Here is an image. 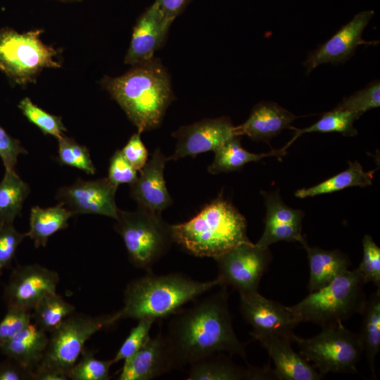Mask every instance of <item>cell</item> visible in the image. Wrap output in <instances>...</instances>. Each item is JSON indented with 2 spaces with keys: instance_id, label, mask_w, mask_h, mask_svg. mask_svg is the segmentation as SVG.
Returning <instances> with one entry per match:
<instances>
[{
  "instance_id": "cell-12",
  "label": "cell",
  "mask_w": 380,
  "mask_h": 380,
  "mask_svg": "<svg viewBox=\"0 0 380 380\" xmlns=\"http://www.w3.org/2000/svg\"><path fill=\"white\" fill-rule=\"evenodd\" d=\"M118 187L108 177L96 180L78 178L72 184L60 188L56 198L74 215L94 214L116 220L119 210L115 203Z\"/></svg>"
},
{
  "instance_id": "cell-40",
  "label": "cell",
  "mask_w": 380,
  "mask_h": 380,
  "mask_svg": "<svg viewBox=\"0 0 380 380\" xmlns=\"http://www.w3.org/2000/svg\"><path fill=\"white\" fill-rule=\"evenodd\" d=\"M31 314L21 310L8 308L0 321V345L8 341L31 322Z\"/></svg>"
},
{
  "instance_id": "cell-8",
  "label": "cell",
  "mask_w": 380,
  "mask_h": 380,
  "mask_svg": "<svg viewBox=\"0 0 380 380\" xmlns=\"http://www.w3.org/2000/svg\"><path fill=\"white\" fill-rule=\"evenodd\" d=\"M41 32L0 30V70L17 84L32 82L43 69L61 66L54 58L56 51L42 42Z\"/></svg>"
},
{
  "instance_id": "cell-14",
  "label": "cell",
  "mask_w": 380,
  "mask_h": 380,
  "mask_svg": "<svg viewBox=\"0 0 380 380\" xmlns=\"http://www.w3.org/2000/svg\"><path fill=\"white\" fill-rule=\"evenodd\" d=\"M234 127L228 117L206 118L180 127L172 133L177 144L174 153L168 157L169 161L215 151L236 136Z\"/></svg>"
},
{
  "instance_id": "cell-27",
  "label": "cell",
  "mask_w": 380,
  "mask_h": 380,
  "mask_svg": "<svg viewBox=\"0 0 380 380\" xmlns=\"http://www.w3.org/2000/svg\"><path fill=\"white\" fill-rule=\"evenodd\" d=\"M348 165L346 170L315 186L297 190L295 196L304 198L333 193L348 187H365L372 184L375 170L365 172L362 165L357 161H349Z\"/></svg>"
},
{
  "instance_id": "cell-3",
  "label": "cell",
  "mask_w": 380,
  "mask_h": 380,
  "mask_svg": "<svg viewBox=\"0 0 380 380\" xmlns=\"http://www.w3.org/2000/svg\"><path fill=\"white\" fill-rule=\"evenodd\" d=\"M222 285L216 279L199 281L181 273L148 274L131 281L124 292V306L113 314L122 319H163L179 311L186 303Z\"/></svg>"
},
{
  "instance_id": "cell-46",
  "label": "cell",
  "mask_w": 380,
  "mask_h": 380,
  "mask_svg": "<svg viewBox=\"0 0 380 380\" xmlns=\"http://www.w3.org/2000/svg\"><path fill=\"white\" fill-rule=\"evenodd\" d=\"M33 380H67L68 375L63 372L50 369H36L32 372Z\"/></svg>"
},
{
  "instance_id": "cell-5",
  "label": "cell",
  "mask_w": 380,
  "mask_h": 380,
  "mask_svg": "<svg viewBox=\"0 0 380 380\" xmlns=\"http://www.w3.org/2000/svg\"><path fill=\"white\" fill-rule=\"evenodd\" d=\"M365 284L357 268L348 270L289 308L299 322H313L322 328L334 325L362 313L367 300Z\"/></svg>"
},
{
  "instance_id": "cell-4",
  "label": "cell",
  "mask_w": 380,
  "mask_h": 380,
  "mask_svg": "<svg viewBox=\"0 0 380 380\" xmlns=\"http://www.w3.org/2000/svg\"><path fill=\"white\" fill-rule=\"evenodd\" d=\"M170 230L172 241L196 257L214 259L251 241L244 216L222 196L189 220L170 225Z\"/></svg>"
},
{
  "instance_id": "cell-22",
  "label": "cell",
  "mask_w": 380,
  "mask_h": 380,
  "mask_svg": "<svg viewBox=\"0 0 380 380\" xmlns=\"http://www.w3.org/2000/svg\"><path fill=\"white\" fill-rule=\"evenodd\" d=\"M48 341L46 332L30 322L0 345V350L8 358L33 372L43 358Z\"/></svg>"
},
{
  "instance_id": "cell-10",
  "label": "cell",
  "mask_w": 380,
  "mask_h": 380,
  "mask_svg": "<svg viewBox=\"0 0 380 380\" xmlns=\"http://www.w3.org/2000/svg\"><path fill=\"white\" fill-rule=\"evenodd\" d=\"M214 259L222 285H229L239 293H243L258 291L272 255L268 248L259 247L250 241Z\"/></svg>"
},
{
  "instance_id": "cell-42",
  "label": "cell",
  "mask_w": 380,
  "mask_h": 380,
  "mask_svg": "<svg viewBox=\"0 0 380 380\" xmlns=\"http://www.w3.org/2000/svg\"><path fill=\"white\" fill-rule=\"evenodd\" d=\"M27 153L20 141L12 137L0 126V158L5 170H15L20 154Z\"/></svg>"
},
{
  "instance_id": "cell-37",
  "label": "cell",
  "mask_w": 380,
  "mask_h": 380,
  "mask_svg": "<svg viewBox=\"0 0 380 380\" xmlns=\"http://www.w3.org/2000/svg\"><path fill=\"white\" fill-rule=\"evenodd\" d=\"M362 248V260L357 269L365 283L372 282L380 288V248L368 234L363 237Z\"/></svg>"
},
{
  "instance_id": "cell-1",
  "label": "cell",
  "mask_w": 380,
  "mask_h": 380,
  "mask_svg": "<svg viewBox=\"0 0 380 380\" xmlns=\"http://www.w3.org/2000/svg\"><path fill=\"white\" fill-rule=\"evenodd\" d=\"M174 314L165 336L178 369L216 353L238 355L246 362L243 344L232 325L227 286Z\"/></svg>"
},
{
  "instance_id": "cell-26",
  "label": "cell",
  "mask_w": 380,
  "mask_h": 380,
  "mask_svg": "<svg viewBox=\"0 0 380 380\" xmlns=\"http://www.w3.org/2000/svg\"><path fill=\"white\" fill-rule=\"evenodd\" d=\"M362 315V323L359 339L374 378L375 358L380 349V288L367 298Z\"/></svg>"
},
{
  "instance_id": "cell-33",
  "label": "cell",
  "mask_w": 380,
  "mask_h": 380,
  "mask_svg": "<svg viewBox=\"0 0 380 380\" xmlns=\"http://www.w3.org/2000/svg\"><path fill=\"white\" fill-rule=\"evenodd\" d=\"M266 206L265 227L288 224H301L303 211L287 206L281 200L278 191L270 193L262 191Z\"/></svg>"
},
{
  "instance_id": "cell-9",
  "label": "cell",
  "mask_w": 380,
  "mask_h": 380,
  "mask_svg": "<svg viewBox=\"0 0 380 380\" xmlns=\"http://www.w3.org/2000/svg\"><path fill=\"white\" fill-rule=\"evenodd\" d=\"M114 324L113 314L93 317L74 312L50 333L43 358L36 369H54L68 375L86 342L99 331Z\"/></svg>"
},
{
  "instance_id": "cell-28",
  "label": "cell",
  "mask_w": 380,
  "mask_h": 380,
  "mask_svg": "<svg viewBox=\"0 0 380 380\" xmlns=\"http://www.w3.org/2000/svg\"><path fill=\"white\" fill-rule=\"evenodd\" d=\"M30 191L15 170H5L0 182V225L13 224L20 215L23 203Z\"/></svg>"
},
{
  "instance_id": "cell-23",
  "label": "cell",
  "mask_w": 380,
  "mask_h": 380,
  "mask_svg": "<svg viewBox=\"0 0 380 380\" xmlns=\"http://www.w3.org/2000/svg\"><path fill=\"white\" fill-rule=\"evenodd\" d=\"M307 252L310 278V293L329 284L332 280L348 270L349 258L338 250L327 251L317 246H310L306 240L302 243Z\"/></svg>"
},
{
  "instance_id": "cell-19",
  "label": "cell",
  "mask_w": 380,
  "mask_h": 380,
  "mask_svg": "<svg viewBox=\"0 0 380 380\" xmlns=\"http://www.w3.org/2000/svg\"><path fill=\"white\" fill-rule=\"evenodd\" d=\"M257 340L266 349L274 364V370H272L274 379L319 380L324 377L301 355L292 349L291 339L278 336H266Z\"/></svg>"
},
{
  "instance_id": "cell-11",
  "label": "cell",
  "mask_w": 380,
  "mask_h": 380,
  "mask_svg": "<svg viewBox=\"0 0 380 380\" xmlns=\"http://www.w3.org/2000/svg\"><path fill=\"white\" fill-rule=\"evenodd\" d=\"M240 311L257 340L266 336H278L292 340L293 329L300 322L289 307L267 299L258 291L239 293ZM293 342V341H292Z\"/></svg>"
},
{
  "instance_id": "cell-7",
  "label": "cell",
  "mask_w": 380,
  "mask_h": 380,
  "mask_svg": "<svg viewBox=\"0 0 380 380\" xmlns=\"http://www.w3.org/2000/svg\"><path fill=\"white\" fill-rule=\"evenodd\" d=\"M322 329L312 338L293 335L292 341L297 344L301 356L312 362L323 376L329 372L357 373L356 365L363 353L358 334L343 322Z\"/></svg>"
},
{
  "instance_id": "cell-38",
  "label": "cell",
  "mask_w": 380,
  "mask_h": 380,
  "mask_svg": "<svg viewBox=\"0 0 380 380\" xmlns=\"http://www.w3.org/2000/svg\"><path fill=\"white\" fill-rule=\"evenodd\" d=\"M25 237L26 233L17 231L13 224L0 225V275L11 265L15 252Z\"/></svg>"
},
{
  "instance_id": "cell-20",
  "label": "cell",
  "mask_w": 380,
  "mask_h": 380,
  "mask_svg": "<svg viewBox=\"0 0 380 380\" xmlns=\"http://www.w3.org/2000/svg\"><path fill=\"white\" fill-rule=\"evenodd\" d=\"M299 117L272 101H261L252 109L248 118L234 127L236 136L246 135L257 141H269Z\"/></svg>"
},
{
  "instance_id": "cell-21",
  "label": "cell",
  "mask_w": 380,
  "mask_h": 380,
  "mask_svg": "<svg viewBox=\"0 0 380 380\" xmlns=\"http://www.w3.org/2000/svg\"><path fill=\"white\" fill-rule=\"evenodd\" d=\"M189 380L267 379L274 377L272 369L248 368L235 365L227 357L216 353L189 365Z\"/></svg>"
},
{
  "instance_id": "cell-31",
  "label": "cell",
  "mask_w": 380,
  "mask_h": 380,
  "mask_svg": "<svg viewBox=\"0 0 380 380\" xmlns=\"http://www.w3.org/2000/svg\"><path fill=\"white\" fill-rule=\"evenodd\" d=\"M113 364L112 360L96 358L94 351L85 348L68 371V377L72 380H108L110 379L109 370Z\"/></svg>"
},
{
  "instance_id": "cell-43",
  "label": "cell",
  "mask_w": 380,
  "mask_h": 380,
  "mask_svg": "<svg viewBox=\"0 0 380 380\" xmlns=\"http://www.w3.org/2000/svg\"><path fill=\"white\" fill-rule=\"evenodd\" d=\"M120 151L137 171L142 169L147 163L148 151L141 139V134L138 132L129 138Z\"/></svg>"
},
{
  "instance_id": "cell-25",
  "label": "cell",
  "mask_w": 380,
  "mask_h": 380,
  "mask_svg": "<svg viewBox=\"0 0 380 380\" xmlns=\"http://www.w3.org/2000/svg\"><path fill=\"white\" fill-rule=\"evenodd\" d=\"M286 150H272L267 153H253L241 146L239 136H235L220 146L215 152V158L208 166L211 174L229 172L240 170L246 164L257 162L268 156H282Z\"/></svg>"
},
{
  "instance_id": "cell-17",
  "label": "cell",
  "mask_w": 380,
  "mask_h": 380,
  "mask_svg": "<svg viewBox=\"0 0 380 380\" xmlns=\"http://www.w3.org/2000/svg\"><path fill=\"white\" fill-rule=\"evenodd\" d=\"M167 161L168 157L156 148L136 179L129 184L130 196L138 208L158 215H161L162 211L172 203L164 177Z\"/></svg>"
},
{
  "instance_id": "cell-13",
  "label": "cell",
  "mask_w": 380,
  "mask_h": 380,
  "mask_svg": "<svg viewBox=\"0 0 380 380\" xmlns=\"http://www.w3.org/2000/svg\"><path fill=\"white\" fill-rule=\"evenodd\" d=\"M59 280L57 272L38 264L18 265L4 289L7 308L30 312L44 296L56 292Z\"/></svg>"
},
{
  "instance_id": "cell-15",
  "label": "cell",
  "mask_w": 380,
  "mask_h": 380,
  "mask_svg": "<svg viewBox=\"0 0 380 380\" xmlns=\"http://www.w3.org/2000/svg\"><path fill=\"white\" fill-rule=\"evenodd\" d=\"M374 14L372 10L357 13L329 40L310 52L303 63L307 73L324 63H344L354 55L357 47L361 44H377V41L367 42L362 37L365 28Z\"/></svg>"
},
{
  "instance_id": "cell-16",
  "label": "cell",
  "mask_w": 380,
  "mask_h": 380,
  "mask_svg": "<svg viewBox=\"0 0 380 380\" xmlns=\"http://www.w3.org/2000/svg\"><path fill=\"white\" fill-rule=\"evenodd\" d=\"M172 23L153 2L134 26L125 63L134 65L155 57V53L165 44Z\"/></svg>"
},
{
  "instance_id": "cell-39",
  "label": "cell",
  "mask_w": 380,
  "mask_h": 380,
  "mask_svg": "<svg viewBox=\"0 0 380 380\" xmlns=\"http://www.w3.org/2000/svg\"><path fill=\"white\" fill-rule=\"evenodd\" d=\"M301 231L302 224L265 227L261 237L255 244L261 248H268L271 244L281 241L302 243L305 239L302 236Z\"/></svg>"
},
{
  "instance_id": "cell-34",
  "label": "cell",
  "mask_w": 380,
  "mask_h": 380,
  "mask_svg": "<svg viewBox=\"0 0 380 380\" xmlns=\"http://www.w3.org/2000/svg\"><path fill=\"white\" fill-rule=\"evenodd\" d=\"M18 108L26 118L44 134L51 135L57 139L65 135L66 128L62 122L61 118L44 110L33 103L29 98L22 99Z\"/></svg>"
},
{
  "instance_id": "cell-30",
  "label": "cell",
  "mask_w": 380,
  "mask_h": 380,
  "mask_svg": "<svg viewBox=\"0 0 380 380\" xmlns=\"http://www.w3.org/2000/svg\"><path fill=\"white\" fill-rule=\"evenodd\" d=\"M360 117V115L355 113L334 108L323 114L317 122L310 127L303 129L291 127V129L295 130V134L283 149L286 150L298 137L305 133L339 132L344 136H355L357 132L353 123Z\"/></svg>"
},
{
  "instance_id": "cell-2",
  "label": "cell",
  "mask_w": 380,
  "mask_h": 380,
  "mask_svg": "<svg viewBox=\"0 0 380 380\" xmlns=\"http://www.w3.org/2000/svg\"><path fill=\"white\" fill-rule=\"evenodd\" d=\"M101 84L140 134L160 125L175 98L170 75L156 57L132 65L122 75L106 76Z\"/></svg>"
},
{
  "instance_id": "cell-41",
  "label": "cell",
  "mask_w": 380,
  "mask_h": 380,
  "mask_svg": "<svg viewBox=\"0 0 380 380\" xmlns=\"http://www.w3.org/2000/svg\"><path fill=\"white\" fill-rule=\"evenodd\" d=\"M137 170L126 160L120 150L111 156L108 167V179L117 186L132 183L137 178Z\"/></svg>"
},
{
  "instance_id": "cell-35",
  "label": "cell",
  "mask_w": 380,
  "mask_h": 380,
  "mask_svg": "<svg viewBox=\"0 0 380 380\" xmlns=\"http://www.w3.org/2000/svg\"><path fill=\"white\" fill-rule=\"evenodd\" d=\"M380 106V82L375 80L362 89L344 98L335 108L362 115L365 112Z\"/></svg>"
},
{
  "instance_id": "cell-24",
  "label": "cell",
  "mask_w": 380,
  "mask_h": 380,
  "mask_svg": "<svg viewBox=\"0 0 380 380\" xmlns=\"http://www.w3.org/2000/svg\"><path fill=\"white\" fill-rule=\"evenodd\" d=\"M74 215L61 203L46 208L34 206L30 210V229L27 236L34 246L45 247L49 239L57 232L68 226V220Z\"/></svg>"
},
{
  "instance_id": "cell-6",
  "label": "cell",
  "mask_w": 380,
  "mask_h": 380,
  "mask_svg": "<svg viewBox=\"0 0 380 380\" xmlns=\"http://www.w3.org/2000/svg\"><path fill=\"white\" fill-rule=\"evenodd\" d=\"M115 220V229L122 239L130 262L151 272L153 265L173 242L170 225L161 215L139 208L135 211L119 209Z\"/></svg>"
},
{
  "instance_id": "cell-47",
  "label": "cell",
  "mask_w": 380,
  "mask_h": 380,
  "mask_svg": "<svg viewBox=\"0 0 380 380\" xmlns=\"http://www.w3.org/2000/svg\"><path fill=\"white\" fill-rule=\"evenodd\" d=\"M63 2H80L82 0H58Z\"/></svg>"
},
{
  "instance_id": "cell-45",
  "label": "cell",
  "mask_w": 380,
  "mask_h": 380,
  "mask_svg": "<svg viewBox=\"0 0 380 380\" xmlns=\"http://www.w3.org/2000/svg\"><path fill=\"white\" fill-rule=\"evenodd\" d=\"M191 0H155L163 14L172 21L181 15Z\"/></svg>"
},
{
  "instance_id": "cell-44",
  "label": "cell",
  "mask_w": 380,
  "mask_h": 380,
  "mask_svg": "<svg viewBox=\"0 0 380 380\" xmlns=\"http://www.w3.org/2000/svg\"><path fill=\"white\" fill-rule=\"evenodd\" d=\"M32 379V372L9 359L0 363V380Z\"/></svg>"
},
{
  "instance_id": "cell-18",
  "label": "cell",
  "mask_w": 380,
  "mask_h": 380,
  "mask_svg": "<svg viewBox=\"0 0 380 380\" xmlns=\"http://www.w3.org/2000/svg\"><path fill=\"white\" fill-rule=\"evenodd\" d=\"M179 369L165 334L159 333L124 360L118 380H151Z\"/></svg>"
},
{
  "instance_id": "cell-36",
  "label": "cell",
  "mask_w": 380,
  "mask_h": 380,
  "mask_svg": "<svg viewBox=\"0 0 380 380\" xmlns=\"http://www.w3.org/2000/svg\"><path fill=\"white\" fill-rule=\"evenodd\" d=\"M156 320L153 318H144L138 320L125 339L115 357L113 363L125 360L135 354L150 338V331Z\"/></svg>"
},
{
  "instance_id": "cell-29",
  "label": "cell",
  "mask_w": 380,
  "mask_h": 380,
  "mask_svg": "<svg viewBox=\"0 0 380 380\" xmlns=\"http://www.w3.org/2000/svg\"><path fill=\"white\" fill-rule=\"evenodd\" d=\"M75 311V308L56 292L44 296L30 312L31 319L40 329L49 334Z\"/></svg>"
},
{
  "instance_id": "cell-32",
  "label": "cell",
  "mask_w": 380,
  "mask_h": 380,
  "mask_svg": "<svg viewBox=\"0 0 380 380\" xmlns=\"http://www.w3.org/2000/svg\"><path fill=\"white\" fill-rule=\"evenodd\" d=\"M58 140V156L56 160L61 165L77 168L87 175L95 174L96 167L87 147L65 135Z\"/></svg>"
}]
</instances>
